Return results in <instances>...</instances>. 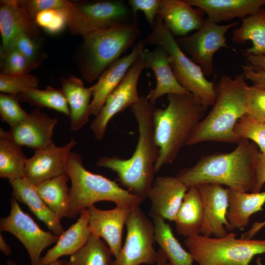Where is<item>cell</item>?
Masks as SVG:
<instances>
[{"label":"cell","instance_id":"1","mask_svg":"<svg viewBox=\"0 0 265 265\" xmlns=\"http://www.w3.org/2000/svg\"><path fill=\"white\" fill-rule=\"evenodd\" d=\"M130 108L138 129V141L133 154L128 159L116 156L100 157L96 164L114 172L121 185L144 200L154 182L155 164L159 156L152 119L155 107L146 97L141 96Z\"/></svg>","mask_w":265,"mask_h":265},{"label":"cell","instance_id":"2","mask_svg":"<svg viewBox=\"0 0 265 265\" xmlns=\"http://www.w3.org/2000/svg\"><path fill=\"white\" fill-rule=\"evenodd\" d=\"M258 152L255 143L241 139L231 152L203 156L193 165L180 170L176 176L188 188L215 184L231 189L252 192Z\"/></svg>","mask_w":265,"mask_h":265},{"label":"cell","instance_id":"3","mask_svg":"<svg viewBox=\"0 0 265 265\" xmlns=\"http://www.w3.org/2000/svg\"><path fill=\"white\" fill-rule=\"evenodd\" d=\"M168 101L165 108L155 107L153 112L154 137L159 149L155 173L175 160L208 108L191 93L170 94Z\"/></svg>","mask_w":265,"mask_h":265},{"label":"cell","instance_id":"4","mask_svg":"<svg viewBox=\"0 0 265 265\" xmlns=\"http://www.w3.org/2000/svg\"><path fill=\"white\" fill-rule=\"evenodd\" d=\"M248 85L242 74L235 78L222 76L215 87L216 99L209 113L199 123L186 145L206 141L238 143L234 130L247 113Z\"/></svg>","mask_w":265,"mask_h":265},{"label":"cell","instance_id":"5","mask_svg":"<svg viewBox=\"0 0 265 265\" xmlns=\"http://www.w3.org/2000/svg\"><path fill=\"white\" fill-rule=\"evenodd\" d=\"M66 172L71 182L70 197L72 218L99 201H110L117 206L132 209L139 206L144 201L120 187L115 181L87 170L79 154L70 153Z\"/></svg>","mask_w":265,"mask_h":265},{"label":"cell","instance_id":"6","mask_svg":"<svg viewBox=\"0 0 265 265\" xmlns=\"http://www.w3.org/2000/svg\"><path fill=\"white\" fill-rule=\"evenodd\" d=\"M137 20L112 27L88 32L83 38L82 74L94 81L140 38Z\"/></svg>","mask_w":265,"mask_h":265},{"label":"cell","instance_id":"7","mask_svg":"<svg viewBox=\"0 0 265 265\" xmlns=\"http://www.w3.org/2000/svg\"><path fill=\"white\" fill-rule=\"evenodd\" d=\"M143 42L163 48L169 56L171 68L180 84L204 106H213L216 99L213 81L208 80L201 67L181 49L159 16Z\"/></svg>","mask_w":265,"mask_h":265},{"label":"cell","instance_id":"8","mask_svg":"<svg viewBox=\"0 0 265 265\" xmlns=\"http://www.w3.org/2000/svg\"><path fill=\"white\" fill-rule=\"evenodd\" d=\"M184 243L199 265H250L254 256L265 253V239L237 238L231 232L219 238L199 234Z\"/></svg>","mask_w":265,"mask_h":265},{"label":"cell","instance_id":"9","mask_svg":"<svg viewBox=\"0 0 265 265\" xmlns=\"http://www.w3.org/2000/svg\"><path fill=\"white\" fill-rule=\"evenodd\" d=\"M136 15L122 0H100L74 3L68 26L82 36L136 19Z\"/></svg>","mask_w":265,"mask_h":265},{"label":"cell","instance_id":"10","mask_svg":"<svg viewBox=\"0 0 265 265\" xmlns=\"http://www.w3.org/2000/svg\"><path fill=\"white\" fill-rule=\"evenodd\" d=\"M126 226L127 234L124 245L110 265H153L157 260L154 225L139 206L131 209Z\"/></svg>","mask_w":265,"mask_h":265},{"label":"cell","instance_id":"11","mask_svg":"<svg viewBox=\"0 0 265 265\" xmlns=\"http://www.w3.org/2000/svg\"><path fill=\"white\" fill-rule=\"evenodd\" d=\"M239 24L238 22L220 25L205 19L202 26L193 34L175 38L176 41L185 53L202 70L205 76L213 71L214 54L222 48H228L225 35L231 28Z\"/></svg>","mask_w":265,"mask_h":265},{"label":"cell","instance_id":"12","mask_svg":"<svg viewBox=\"0 0 265 265\" xmlns=\"http://www.w3.org/2000/svg\"><path fill=\"white\" fill-rule=\"evenodd\" d=\"M0 230L16 237L27 251L31 265L39 263L41 254L47 247L56 242L59 236L41 229L33 219L21 208L12 196L9 214L0 220Z\"/></svg>","mask_w":265,"mask_h":265},{"label":"cell","instance_id":"13","mask_svg":"<svg viewBox=\"0 0 265 265\" xmlns=\"http://www.w3.org/2000/svg\"><path fill=\"white\" fill-rule=\"evenodd\" d=\"M145 68L141 55L129 69L121 83L108 97L101 111L91 122L90 128L97 140H103L107 126L114 116L139 101L140 97L137 92V84Z\"/></svg>","mask_w":265,"mask_h":265},{"label":"cell","instance_id":"14","mask_svg":"<svg viewBox=\"0 0 265 265\" xmlns=\"http://www.w3.org/2000/svg\"><path fill=\"white\" fill-rule=\"evenodd\" d=\"M196 186L204 207V218L200 234L216 238L225 236L233 230L227 218L229 188L215 184H203Z\"/></svg>","mask_w":265,"mask_h":265},{"label":"cell","instance_id":"15","mask_svg":"<svg viewBox=\"0 0 265 265\" xmlns=\"http://www.w3.org/2000/svg\"><path fill=\"white\" fill-rule=\"evenodd\" d=\"M57 122V118L35 109L8 131L0 128V137L11 139L21 146H26L35 151L41 150L53 144V129Z\"/></svg>","mask_w":265,"mask_h":265},{"label":"cell","instance_id":"16","mask_svg":"<svg viewBox=\"0 0 265 265\" xmlns=\"http://www.w3.org/2000/svg\"><path fill=\"white\" fill-rule=\"evenodd\" d=\"M76 144L73 137L64 146H57L53 143L46 148L35 151L34 155L27 159L25 177L36 185L66 173L69 154Z\"/></svg>","mask_w":265,"mask_h":265},{"label":"cell","instance_id":"17","mask_svg":"<svg viewBox=\"0 0 265 265\" xmlns=\"http://www.w3.org/2000/svg\"><path fill=\"white\" fill-rule=\"evenodd\" d=\"M188 188L177 176L157 177L147 196L151 202L150 216L174 221Z\"/></svg>","mask_w":265,"mask_h":265},{"label":"cell","instance_id":"18","mask_svg":"<svg viewBox=\"0 0 265 265\" xmlns=\"http://www.w3.org/2000/svg\"><path fill=\"white\" fill-rule=\"evenodd\" d=\"M131 209L116 206L111 210H101L94 205L87 209L91 234L105 240L114 258L122 248L123 228Z\"/></svg>","mask_w":265,"mask_h":265},{"label":"cell","instance_id":"19","mask_svg":"<svg viewBox=\"0 0 265 265\" xmlns=\"http://www.w3.org/2000/svg\"><path fill=\"white\" fill-rule=\"evenodd\" d=\"M144 49V42L139 38L130 53L114 62L99 77L94 84L91 103V115L96 116L99 114L108 97L122 81Z\"/></svg>","mask_w":265,"mask_h":265},{"label":"cell","instance_id":"20","mask_svg":"<svg viewBox=\"0 0 265 265\" xmlns=\"http://www.w3.org/2000/svg\"><path fill=\"white\" fill-rule=\"evenodd\" d=\"M146 67L150 68L156 79V85L146 96L154 105L163 95L190 93L178 82L171 68L170 57L161 47L156 46L153 50L144 49L142 53Z\"/></svg>","mask_w":265,"mask_h":265},{"label":"cell","instance_id":"21","mask_svg":"<svg viewBox=\"0 0 265 265\" xmlns=\"http://www.w3.org/2000/svg\"><path fill=\"white\" fill-rule=\"evenodd\" d=\"M205 13L186 0H161L158 15L175 37H184L198 30L204 24Z\"/></svg>","mask_w":265,"mask_h":265},{"label":"cell","instance_id":"22","mask_svg":"<svg viewBox=\"0 0 265 265\" xmlns=\"http://www.w3.org/2000/svg\"><path fill=\"white\" fill-rule=\"evenodd\" d=\"M36 24L25 12L19 0L0 1V32L1 37L0 51H8L21 33L38 35Z\"/></svg>","mask_w":265,"mask_h":265},{"label":"cell","instance_id":"23","mask_svg":"<svg viewBox=\"0 0 265 265\" xmlns=\"http://www.w3.org/2000/svg\"><path fill=\"white\" fill-rule=\"evenodd\" d=\"M201 9L214 22L241 19L256 14L265 6V0H186Z\"/></svg>","mask_w":265,"mask_h":265},{"label":"cell","instance_id":"24","mask_svg":"<svg viewBox=\"0 0 265 265\" xmlns=\"http://www.w3.org/2000/svg\"><path fill=\"white\" fill-rule=\"evenodd\" d=\"M12 195L18 201L26 204L30 211L55 235L64 232L60 220L38 193L35 185L25 177L9 180Z\"/></svg>","mask_w":265,"mask_h":265},{"label":"cell","instance_id":"25","mask_svg":"<svg viewBox=\"0 0 265 265\" xmlns=\"http://www.w3.org/2000/svg\"><path fill=\"white\" fill-rule=\"evenodd\" d=\"M61 84V90L70 109L71 130L78 131L87 123L91 115V98L94 84L86 87L81 80L74 76L62 78Z\"/></svg>","mask_w":265,"mask_h":265},{"label":"cell","instance_id":"26","mask_svg":"<svg viewBox=\"0 0 265 265\" xmlns=\"http://www.w3.org/2000/svg\"><path fill=\"white\" fill-rule=\"evenodd\" d=\"M80 215L77 221L59 236L55 245L41 258L39 264L48 265L62 256H71L86 244L91 235L87 209Z\"/></svg>","mask_w":265,"mask_h":265},{"label":"cell","instance_id":"27","mask_svg":"<svg viewBox=\"0 0 265 265\" xmlns=\"http://www.w3.org/2000/svg\"><path fill=\"white\" fill-rule=\"evenodd\" d=\"M265 204V191L250 193L229 188L227 218L233 229H244L252 215L263 210Z\"/></svg>","mask_w":265,"mask_h":265},{"label":"cell","instance_id":"28","mask_svg":"<svg viewBox=\"0 0 265 265\" xmlns=\"http://www.w3.org/2000/svg\"><path fill=\"white\" fill-rule=\"evenodd\" d=\"M203 218L200 193L197 186H191L186 193L174 221L176 232L186 238L200 234Z\"/></svg>","mask_w":265,"mask_h":265},{"label":"cell","instance_id":"29","mask_svg":"<svg viewBox=\"0 0 265 265\" xmlns=\"http://www.w3.org/2000/svg\"><path fill=\"white\" fill-rule=\"evenodd\" d=\"M69 180L70 177L65 173L35 185L41 198L60 220L63 217L72 218Z\"/></svg>","mask_w":265,"mask_h":265},{"label":"cell","instance_id":"30","mask_svg":"<svg viewBox=\"0 0 265 265\" xmlns=\"http://www.w3.org/2000/svg\"><path fill=\"white\" fill-rule=\"evenodd\" d=\"M241 25L233 31L232 41L241 44L250 40L252 46L243 54L265 55V8L242 19Z\"/></svg>","mask_w":265,"mask_h":265},{"label":"cell","instance_id":"31","mask_svg":"<svg viewBox=\"0 0 265 265\" xmlns=\"http://www.w3.org/2000/svg\"><path fill=\"white\" fill-rule=\"evenodd\" d=\"M152 218L155 241L166 256L170 265H192L194 260L192 255L175 237L170 225L161 217Z\"/></svg>","mask_w":265,"mask_h":265},{"label":"cell","instance_id":"32","mask_svg":"<svg viewBox=\"0 0 265 265\" xmlns=\"http://www.w3.org/2000/svg\"><path fill=\"white\" fill-rule=\"evenodd\" d=\"M112 253L100 238L91 235L86 244L68 260H59L58 265H110Z\"/></svg>","mask_w":265,"mask_h":265},{"label":"cell","instance_id":"33","mask_svg":"<svg viewBox=\"0 0 265 265\" xmlns=\"http://www.w3.org/2000/svg\"><path fill=\"white\" fill-rule=\"evenodd\" d=\"M27 158L22 146L13 140L0 137V177L9 180L25 177Z\"/></svg>","mask_w":265,"mask_h":265},{"label":"cell","instance_id":"34","mask_svg":"<svg viewBox=\"0 0 265 265\" xmlns=\"http://www.w3.org/2000/svg\"><path fill=\"white\" fill-rule=\"evenodd\" d=\"M16 97L19 101L26 102L38 107L53 109L69 117L70 116L67 101L61 89L49 86L41 90L37 88H31Z\"/></svg>","mask_w":265,"mask_h":265},{"label":"cell","instance_id":"35","mask_svg":"<svg viewBox=\"0 0 265 265\" xmlns=\"http://www.w3.org/2000/svg\"><path fill=\"white\" fill-rule=\"evenodd\" d=\"M234 132L239 141L251 140L259 147L261 152L265 153V123L254 121L245 114L236 124Z\"/></svg>","mask_w":265,"mask_h":265},{"label":"cell","instance_id":"36","mask_svg":"<svg viewBox=\"0 0 265 265\" xmlns=\"http://www.w3.org/2000/svg\"><path fill=\"white\" fill-rule=\"evenodd\" d=\"M1 74L14 76L29 74L37 67L14 48L7 51H0Z\"/></svg>","mask_w":265,"mask_h":265},{"label":"cell","instance_id":"37","mask_svg":"<svg viewBox=\"0 0 265 265\" xmlns=\"http://www.w3.org/2000/svg\"><path fill=\"white\" fill-rule=\"evenodd\" d=\"M70 12L57 9L44 10L36 15L34 21L37 26L48 32L58 33L68 26Z\"/></svg>","mask_w":265,"mask_h":265},{"label":"cell","instance_id":"38","mask_svg":"<svg viewBox=\"0 0 265 265\" xmlns=\"http://www.w3.org/2000/svg\"><path fill=\"white\" fill-rule=\"evenodd\" d=\"M38 85L37 78L30 74L0 75V91L2 93L16 96L27 90L37 88Z\"/></svg>","mask_w":265,"mask_h":265},{"label":"cell","instance_id":"39","mask_svg":"<svg viewBox=\"0 0 265 265\" xmlns=\"http://www.w3.org/2000/svg\"><path fill=\"white\" fill-rule=\"evenodd\" d=\"M18 101L15 96L4 93L0 94V118L10 128L20 123L28 114L22 108Z\"/></svg>","mask_w":265,"mask_h":265},{"label":"cell","instance_id":"40","mask_svg":"<svg viewBox=\"0 0 265 265\" xmlns=\"http://www.w3.org/2000/svg\"><path fill=\"white\" fill-rule=\"evenodd\" d=\"M246 104V115L254 121L265 123V88L254 84L248 86Z\"/></svg>","mask_w":265,"mask_h":265},{"label":"cell","instance_id":"41","mask_svg":"<svg viewBox=\"0 0 265 265\" xmlns=\"http://www.w3.org/2000/svg\"><path fill=\"white\" fill-rule=\"evenodd\" d=\"M11 48L18 51L37 67L39 65L40 53L37 36L26 32L21 33L13 41Z\"/></svg>","mask_w":265,"mask_h":265},{"label":"cell","instance_id":"42","mask_svg":"<svg viewBox=\"0 0 265 265\" xmlns=\"http://www.w3.org/2000/svg\"><path fill=\"white\" fill-rule=\"evenodd\" d=\"M19 2L26 13L34 20L36 15L41 11L51 9H62L71 11L74 2L66 0H24Z\"/></svg>","mask_w":265,"mask_h":265},{"label":"cell","instance_id":"43","mask_svg":"<svg viewBox=\"0 0 265 265\" xmlns=\"http://www.w3.org/2000/svg\"><path fill=\"white\" fill-rule=\"evenodd\" d=\"M128 3L133 13L141 11L151 26L153 25L160 9L161 0H129Z\"/></svg>","mask_w":265,"mask_h":265},{"label":"cell","instance_id":"44","mask_svg":"<svg viewBox=\"0 0 265 265\" xmlns=\"http://www.w3.org/2000/svg\"><path fill=\"white\" fill-rule=\"evenodd\" d=\"M255 185L252 192H260L265 184V153L259 151L255 165Z\"/></svg>","mask_w":265,"mask_h":265},{"label":"cell","instance_id":"45","mask_svg":"<svg viewBox=\"0 0 265 265\" xmlns=\"http://www.w3.org/2000/svg\"><path fill=\"white\" fill-rule=\"evenodd\" d=\"M243 54L254 70L265 72V55Z\"/></svg>","mask_w":265,"mask_h":265},{"label":"cell","instance_id":"46","mask_svg":"<svg viewBox=\"0 0 265 265\" xmlns=\"http://www.w3.org/2000/svg\"><path fill=\"white\" fill-rule=\"evenodd\" d=\"M265 226V220L262 222H256L248 231L241 235L240 238L246 239H252Z\"/></svg>","mask_w":265,"mask_h":265},{"label":"cell","instance_id":"47","mask_svg":"<svg viewBox=\"0 0 265 265\" xmlns=\"http://www.w3.org/2000/svg\"><path fill=\"white\" fill-rule=\"evenodd\" d=\"M0 249L6 256L11 255L12 253L10 247L6 243L1 234L0 235Z\"/></svg>","mask_w":265,"mask_h":265},{"label":"cell","instance_id":"48","mask_svg":"<svg viewBox=\"0 0 265 265\" xmlns=\"http://www.w3.org/2000/svg\"><path fill=\"white\" fill-rule=\"evenodd\" d=\"M156 265H170L166 256L160 249L157 250Z\"/></svg>","mask_w":265,"mask_h":265},{"label":"cell","instance_id":"49","mask_svg":"<svg viewBox=\"0 0 265 265\" xmlns=\"http://www.w3.org/2000/svg\"><path fill=\"white\" fill-rule=\"evenodd\" d=\"M6 265H18L13 260H8L6 262Z\"/></svg>","mask_w":265,"mask_h":265},{"label":"cell","instance_id":"50","mask_svg":"<svg viewBox=\"0 0 265 265\" xmlns=\"http://www.w3.org/2000/svg\"><path fill=\"white\" fill-rule=\"evenodd\" d=\"M59 263V260L57 261L54 262H53L52 263H51L48 265H58ZM40 265V264H38V265Z\"/></svg>","mask_w":265,"mask_h":265},{"label":"cell","instance_id":"51","mask_svg":"<svg viewBox=\"0 0 265 265\" xmlns=\"http://www.w3.org/2000/svg\"><path fill=\"white\" fill-rule=\"evenodd\" d=\"M257 263L258 265H262L261 262L259 259L257 260Z\"/></svg>","mask_w":265,"mask_h":265},{"label":"cell","instance_id":"52","mask_svg":"<svg viewBox=\"0 0 265 265\" xmlns=\"http://www.w3.org/2000/svg\"><path fill=\"white\" fill-rule=\"evenodd\" d=\"M193 265L192 264V265Z\"/></svg>","mask_w":265,"mask_h":265}]
</instances>
